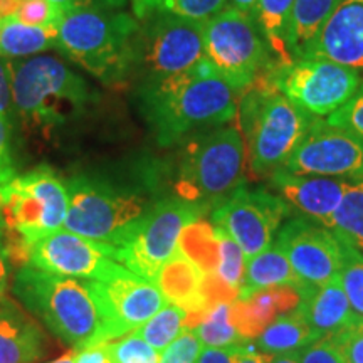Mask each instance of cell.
<instances>
[{
  "label": "cell",
  "instance_id": "6da1fadb",
  "mask_svg": "<svg viewBox=\"0 0 363 363\" xmlns=\"http://www.w3.org/2000/svg\"><path fill=\"white\" fill-rule=\"evenodd\" d=\"M136 98L162 147L199 130L224 126L238 116L239 108V91L227 84L207 59L179 74L140 83Z\"/></svg>",
  "mask_w": 363,
  "mask_h": 363
},
{
  "label": "cell",
  "instance_id": "7a4b0ae2",
  "mask_svg": "<svg viewBox=\"0 0 363 363\" xmlns=\"http://www.w3.org/2000/svg\"><path fill=\"white\" fill-rule=\"evenodd\" d=\"M13 293L76 352L104 345V316L91 279L51 274L26 264L17 272Z\"/></svg>",
  "mask_w": 363,
  "mask_h": 363
},
{
  "label": "cell",
  "instance_id": "3957f363",
  "mask_svg": "<svg viewBox=\"0 0 363 363\" xmlns=\"http://www.w3.org/2000/svg\"><path fill=\"white\" fill-rule=\"evenodd\" d=\"M140 22L115 9L79 7L65 12L56 49L104 84L130 79L133 43Z\"/></svg>",
  "mask_w": 363,
  "mask_h": 363
},
{
  "label": "cell",
  "instance_id": "277c9868",
  "mask_svg": "<svg viewBox=\"0 0 363 363\" xmlns=\"http://www.w3.org/2000/svg\"><path fill=\"white\" fill-rule=\"evenodd\" d=\"M242 93L238 113L239 128L247 148L249 170L257 177L271 175L291 157L315 116L279 93L266 72Z\"/></svg>",
  "mask_w": 363,
  "mask_h": 363
},
{
  "label": "cell",
  "instance_id": "5b68a950",
  "mask_svg": "<svg viewBox=\"0 0 363 363\" xmlns=\"http://www.w3.org/2000/svg\"><path fill=\"white\" fill-rule=\"evenodd\" d=\"M13 110L26 123L56 128L79 116L94 91L84 78L56 56H33L9 61Z\"/></svg>",
  "mask_w": 363,
  "mask_h": 363
},
{
  "label": "cell",
  "instance_id": "8992f818",
  "mask_svg": "<svg viewBox=\"0 0 363 363\" xmlns=\"http://www.w3.org/2000/svg\"><path fill=\"white\" fill-rule=\"evenodd\" d=\"M247 148L239 126H217L195 135L180 157L175 192L203 211L225 202L246 179Z\"/></svg>",
  "mask_w": 363,
  "mask_h": 363
},
{
  "label": "cell",
  "instance_id": "52a82bcc",
  "mask_svg": "<svg viewBox=\"0 0 363 363\" xmlns=\"http://www.w3.org/2000/svg\"><path fill=\"white\" fill-rule=\"evenodd\" d=\"M69 207L66 184L49 167L16 175L0 187V216L12 234L6 249L12 261L27 262L35 240L65 227Z\"/></svg>",
  "mask_w": 363,
  "mask_h": 363
},
{
  "label": "cell",
  "instance_id": "ba28073f",
  "mask_svg": "<svg viewBox=\"0 0 363 363\" xmlns=\"http://www.w3.org/2000/svg\"><path fill=\"white\" fill-rule=\"evenodd\" d=\"M66 187L69 207L65 229L115 247L116 252L148 211L138 195L125 194L84 175L72 177Z\"/></svg>",
  "mask_w": 363,
  "mask_h": 363
},
{
  "label": "cell",
  "instance_id": "9c48e42d",
  "mask_svg": "<svg viewBox=\"0 0 363 363\" xmlns=\"http://www.w3.org/2000/svg\"><path fill=\"white\" fill-rule=\"evenodd\" d=\"M203 48L212 67L239 93L261 78L269 59L254 13L229 6L203 22Z\"/></svg>",
  "mask_w": 363,
  "mask_h": 363
},
{
  "label": "cell",
  "instance_id": "30bf717a",
  "mask_svg": "<svg viewBox=\"0 0 363 363\" xmlns=\"http://www.w3.org/2000/svg\"><path fill=\"white\" fill-rule=\"evenodd\" d=\"M130 78L140 83L179 74L206 59L203 22L177 16L138 21Z\"/></svg>",
  "mask_w": 363,
  "mask_h": 363
},
{
  "label": "cell",
  "instance_id": "8fae6325",
  "mask_svg": "<svg viewBox=\"0 0 363 363\" xmlns=\"http://www.w3.org/2000/svg\"><path fill=\"white\" fill-rule=\"evenodd\" d=\"M279 93L308 115L330 116L360 88L358 71L325 59H293L266 71Z\"/></svg>",
  "mask_w": 363,
  "mask_h": 363
},
{
  "label": "cell",
  "instance_id": "7c38bea8",
  "mask_svg": "<svg viewBox=\"0 0 363 363\" xmlns=\"http://www.w3.org/2000/svg\"><path fill=\"white\" fill-rule=\"evenodd\" d=\"M203 212L202 207L180 197L157 202L136 222L125 246L118 249L116 261L155 283L158 271L177 252L182 230L201 219Z\"/></svg>",
  "mask_w": 363,
  "mask_h": 363
},
{
  "label": "cell",
  "instance_id": "4fadbf2b",
  "mask_svg": "<svg viewBox=\"0 0 363 363\" xmlns=\"http://www.w3.org/2000/svg\"><path fill=\"white\" fill-rule=\"evenodd\" d=\"M291 214L293 208L279 195L267 189L242 185L212 211L211 220L242 249L249 259L274 244L284 219Z\"/></svg>",
  "mask_w": 363,
  "mask_h": 363
},
{
  "label": "cell",
  "instance_id": "5bb4252c",
  "mask_svg": "<svg viewBox=\"0 0 363 363\" xmlns=\"http://www.w3.org/2000/svg\"><path fill=\"white\" fill-rule=\"evenodd\" d=\"M91 283L104 316V343L131 333L169 303L153 281L116 261Z\"/></svg>",
  "mask_w": 363,
  "mask_h": 363
},
{
  "label": "cell",
  "instance_id": "9a60e30c",
  "mask_svg": "<svg viewBox=\"0 0 363 363\" xmlns=\"http://www.w3.org/2000/svg\"><path fill=\"white\" fill-rule=\"evenodd\" d=\"M281 169L298 175L363 179V138L315 118L305 138Z\"/></svg>",
  "mask_w": 363,
  "mask_h": 363
},
{
  "label": "cell",
  "instance_id": "2e32d148",
  "mask_svg": "<svg viewBox=\"0 0 363 363\" xmlns=\"http://www.w3.org/2000/svg\"><path fill=\"white\" fill-rule=\"evenodd\" d=\"M274 244L308 286L320 288L340 274L343 244L337 235L315 220L293 217L281 225Z\"/></svg>",
  "mask_w": 363,
  "mask_h": 363
},
{
  "label": "cell",
  "instance_id": "e0dca14e",
  "mask_svg": "<svg viewBox=\"0 0 363 363\" xmlns=\"http://www.w3.org/2000/svg\"><path fill=\"white\" fill-rule=\"evenodd\" d=\"M116 256L115 247L59 229L35 240L27 251V264L67 278L98 279L116 261Z\"/></svg>",
  "mask_w": 363,
  "mask_h": 363
},
{
  "label": "cell",
  "instance_id": "ac0fdd59",
  "mask_svg": "<svg viewBox=\"0 0 363 363\" xmlns=\"http://www.w3.org/2000/svg\"><path fill=\"white\" fill-rule=\"evenodd\" d=\"M301 57L363 71V0H340Z\"/></svg>",
  "mask_w": 363,
  "mask_h": 363
},
{
  "label": "cell",
  "instance_id": "d6986e66",
  "mask_svg": "<svg viewBox=\"0 0 363 363\" xmlns=\"http://www.w3.org/2000/svg\"><path fill=\"white\" fill-rule=\"evenodd\" d=\"M350 180L330 177L298 175L283 169L272 172L269 185L276 195L306 219L331 229L333 214L342 202Z\"/></svg>",
  "mask_w": 363,
  "mask_h": 363
},
{
  "label": "cell",
  "instance_id": "ffe728a7",
  "mask_svg": "<svg viewBox=\"0 0 363 363\" xmlns=\"http://www.w3.org/2000/svg\"><path fill=\"white\" fill-rule=\"evenodd\" d=\"M298 289L291 286H269L257 289L246 298H238L230 305V321L242 340H254L276 318L299 306Z\"/></svg>",
  "mask_w": 363,
  "mask_h": 363
},
{
  "label": "cell",
  "instance_id": "44dd1931",
  "mask_svg": "<svg viewBox=\"0 0 363 363\" xmlns=\"http://www.w3.org/2000/svg\"><path fill=\"white\" fill-rule=\"evenodd\" d=\"M298 310L306 318L318 340L335 337L357 316L345 294L340 274L320 288L310 286L301 293Z\"/></svg>",
  "mask_w": 363,
  "mask_h": 363
},
{
  "label": "cell",
  "instance_id": "7402d4cb",
  "mask_svg": "<svg viewBox=\"0 0 363 363\" xmlns=\"http://www.w3.org/2000/svg\"><path fill=\"white\" fill-rule=\"evenodd\" d=\"M43 353L39 326L7 298L0 299V363H33Z\"/></svg>",
  "mask_w": 363,
  "mask_h": 363
},
{
  "label": "cell",
  "instance_id": "603a6c76",
  "mask_svg": "<svg viewBox=\"0 0 363 363\" xmlns=\"http://www.w3.org/2000/svg\"><path fill=\"white\" fill-rule=\"evenodd\" d=\"M269 286H291L298 289L299 294L310 288L299 279L286 254L276 244L246 261L244 283L240 286L238 298H246L257 289L269 288Z\"/></svg>",
  "mask_w": 363,
  "mask_h": 363
},
{
  "label": "cell",
  "instance_id": "cb8c5ba5",
  "mask_svg": "<svg viewBox=\"0 0 363 363\" xmlns=\"http://www.w3.org/2000/svg\"><path fill=\"white\" fill-rule=\"evenodd\" d=\"M315 342H318L316 333L311 330L303 313L296 308L278 316L269 326H266L254 345L259 352L276 357L298 352Z\"/></svg>",
  "mask_w": 363,
  "mask_h": 363
},
{
  "label": "cell",
  "instance_id": "d4e9b609",
  "mask_svg": "<svg viewBox=\"0 0 363 363\" xmlns=\"http://www.w3.org/2000/svg\"><path fill=\"white\" fill-rule=\"evenodd\" d=\"M57 30L27 26L17 16L0 21V57L24 59L56 48Z\"/></svg>",
  "mask_w": 363,
  "mask_h": 363
},
{
  "label": "cell",
  "instance_id": "484cf974",
  "mask_svg": "<svg viewBox=\"0 0 363 363\" xmlns=\"http://www.w3.org/2000/svg\"><path fill=\"white\" fill-rule=\"evenodd\" d=\"M293 7L294 0H257L254 9V17L262 38L279 65H288L293 61L288 51V29Z\"/></svg>",
  "mask_w": 363,
  "mask_h": 363
},
{
  "label": "cell",
  "instance_id": "4316f807",
  "mask_svg": "<svg viewBox=\"0 0 363 363\" xmlns=\"http://www.w3.org/2000/svg\"><path fill=\"white\" fill-rule=\"evenodd\" d=\"M338 2L340 0H294L288 29V51L293 59L301 57Z\"/></svg>",
  "mask_w": 363,
  "mask_h": 363
},
{
  "label": "cell",
  "instance_id": "83f0119b",
  "mask_svg": "<svg viewBox=\"0 0 363 363\" xmlns=\"http://www.w3.org/2000/svg\"><path fill=\"white\" fill-rule=\"evenodd\" d=\"M177 251L187 257L190 262H194L203 274L216 272L220 252L219 230L212 222L203 220L202 217L190 222L182 230Z\"/></svg>",
  "mask_w": 363,
  "mask_h": 363
},
{
  "label": "cell",
  "instance_id": "f1b7e54d",
  "mask_svg": "<svg viewBox=\"0 0 363 363\" xmlns=\"http://www.w3.org/2000/svg\"><path fill=\"white\" fill-rule=\"evenodd\" d=\"M331 233L363 252V179L350 180L333 214Z\"/></svg>",
  "mask_w": 363,
  "mask_h": 363
},
{
  "label": "cell",
  "instance_id": "f546056e",
  "mask_svg": "<svg viewBox=\"0 0 363 363\" xmlns=\"http://www.w3.org/2000/svg\"><path fill=\"white\" fill-rule=\"evenodd\" d=\"M227 6V0H133V16L138 21L153 16H177L206 22Z\"/></svg>",
  "mask_w": 363,
  "mask_h": 363
},
{
  "label": "cell",
  "instance_id": "4dcf8cb0",
  "mask_svg": "<svg viewBox=\"0 0 363 363\" xmlns=\"http://www.w3.org/2000/svg\"><path fill=\"white\" fill-rule=\"evenodd\" d=\"M185 328H187V311L174 303H167L147 323L133 330V333L162 353Z\"/></svg>",
  "mask_w": 363,
  "mask_h": 363
},
{
  "label": "cell",
  "instance_id": "1f68e13d",
  "mask_svg": "<svg viewBox=\"0 0 363 363\" xmlns=\"http://www.w3.org/2000/svg\"><path fill=\"white\" fill-rule=\"evenodd\" d=\"M202 347H233L246 340L240 338L235 326L230 321V305L220 303L206 316L201 325L194 328Z\"/></svg>",
  "mask_w": 363,
  "mask_h": 363
},
{
  "label": "cell",
  "instance_id": "d6a6232c",
  "mask_svg": "<svg viewBox=\"0 0 363 363\" xmlns=\"http://www.w3.org/2000/svg\"><path fill=\"white\" fill-rule=\"evenodd\" d=\"M343 244L340 281L348 301L357 315L363 316V252L350 244Z\"/></svg>",
  "mask_w": 363,
  "mask_h": 363
},
{
  "label": "cell",
  "instance_id": "836d02e7",
  "mask_svg": "<svg viewBox=\"0 0 363 363\" xmlns=\"http://www.w3.org/2000/svg\"><path fill=\"white\" fill-rule=\"evenodd\" d=\"M110 363H160L162 353L157 352L138 335H125L116 342L104 343Z\"/></svg>",
  "mask_w": 363,
  "mask_h": 363
},
{
  "label": "cell",
  "instance_id": "e575fe53",
  "mask_svg": "<svg viewBox=\"0 0 363 363\" xmlns=\"http://www.w3.org/2000/svg\"><path fill=\"white\" fill-rule=\"evenodd\" d=\"M219 230V229H217ZM220 238V252H219V266H217L216 274L224 281L227 286L234 289H240L244 283V272H246V254L242 252L238 244L234 242L229 235L219 230Z\"/></svg>",
  "mask_w": 363,
  "mask_h": 363
},
{
  "label": "cell",
  "instance_id": "d590c367",
  "mask_svg": "<svg viewBox=\"0 0 363 363\" xmlns=\"http://www.w3.org/2000/svg\"><path fill=\"white\" fill-rule=\"evenodd\" d=\"M62 17H65V11L51 0H22L19 12H17V19L24 24L49 30H57Z\"/></svg>",
  "mask_w": 363,
  "mask_h": 363
},
{
  "label": "cell",
  "instance_id": "8d00e7d4",
  "mask_svg": "<svg viewBox=\"0 0 363 363\" xmlns=\"http://www.w3.org/2000/svg\"><path fill=\"white\" fill-rule=\"evenodd\" d=\"M333 342L345 363H363V316L357 315L350 325H347L335 337Z\"/></svg>",
  "mask_w": 363,
  "mask_h": 363
},
{
  "label": "cell",
  "instance_id": "74e56055",
  "mask_svg": "<svg viewBox=\"0 0 363 363\" xmlns=\"http://www.w3.org/2000/svg\"><path fill=\"white\" fill-rule=\"evenodd\" d=\"M202 343L194 330L185 328L162 352L160 363H195L202 352Z\"/></svg>",
  "mask_w": 363,
  "mask_h": 363
},
{
  "label": "cell",
  "instance_id": "f35d334b",
  "mask_svg": "<svg viewBox=\"0 0 363 363\" xmlns=\"http://www.w3.org/2000/svg\"><path fill=\"white\" fill-rule=\"evenodd\" d=\"M330 125L340 126L363 138V84L340 110L326 118Z\"/></svg>",
  "mask_w": 363,
  "mask_h": 363
},
{
  "label": "cell",
  "instance_id": "ab89813d",
  "mask_svg": "<svg viewBox=\"0 0 363 363\" xmlns=\"http://www.w3.org/2000/svg\"><path fill=\"white\" fill-rule=\"evenodd\" d=\"M298 363H345L333 342L330 338H320L310 347L293 352Z\"/></svg>",
  "mask_w": 363,
  "mask_h": 363
},
{
  "label": "cell",
  "instance_id": "60d3db41",
  "mask_svg": "<svg viewBox=\"0 0 363 363\" xmlns=\"http://www.w3.org/2000/svg\"><path fill=\"white\" fill-rule=\"evenodd\" d=\"M16 177L11 155V125L9 116L0 115V187Z\"/></svg>",
  "mask_w": 363,
  "mask_h": 363
},
{
  "label": "cell",
  "instance_id": "b9f144b4",
  "mask_svg": "<svg viewBox=\"0 0 363 363\" xmlns=\"http://www.w3.org/2000/svg\"><path fill=\"white\" fill-rule=\"evenodd\" d=\"M242 343L233 345V347H203L201 355H199L195 363H235L240 350H242Z\"/></svg>",
  "mask_w": 363,
  "mask_h": 363
},
{
  "label": "cell",
  "instance_id": "7bdbcfd3",
  "mask_svg": "<svg viewBox=\"0 0 363 363\" xmlns=\"http://www.w3.org/2000/svg\"><path fill=\"white\" fill-rule=\"evenodd\" d=\"M11 108H13L11 67H9V59L0 57V115L9 116Z\"/></svg>",
  "mask_w": 363,
  "mask_h": 363
},
{
  "label": "cell",
  "instance_id": "ee69618b",
  "mask_svg": "<svg viewBox=\"0 0 363 363\" xmlns=\"http://www.w3.org/2000/svg\"><path fill=\"white\" fill-rule=\"evenodd\" d=\"M51 2L56 4L57 7H61L65 12L79 7L115 9V11H120V7L125 6L126 0H51Z\"/></svg>",
  "mask_w": 363,
  "mask_h": 363
},
{
  "label": "cell",
  "instance_id": "f6af8a7d",
  "mask_svg": "<svg viewBox=\"0 0 363 363\" xmlns=\"http://www.w3.org/2000/svg\"><path fill=\"white\" fill-rule=\"evenodd\" d=\"M272 362V355L269 353H264V352H259L256 348V345L249 342L242 343V350H240L238 360L235 363H271Z\"/></svg>",
  "mask_w": 363,
  "mask_h": 363
},
{
  "label": "cell",
  "instance_id": "bcb514c9",
  "mask_svg": "<svg viewBox=\"0 0 363 363\" xmlns=\"http://www.w3.org/2000/svg\"><path fill=\"white\" fill-rule=\"evenodd\" d=\"M9 286V269H7V254L0 251V299L6 298V291Z\"/></svg>",
  "mask_w": 363,
  "mask_h": 363
},
{
  "label": "cell",
  "instance_id": "7dc6e473",
  "mask_svg": "<svg viewBox=\"0 0 363 363\" xmlns=\"http://www.w3.org/2000/svg\"><path fill=\"white\" fill-rule=\"evenodd\" d=\"M22 0H0V21L17 16Z\"/></svg>",
  "mask_w": 363,
  "mask_h": 363
},
{
  "label": "cell",
  "instance_id": "c3c4849f",
  "mask_svg": "<svg viewBox=\"0 0 363 363\" xmlns=\"http://www.w3.org/2000/svg\"><path fill=\"white\" fill-rule=\"evenodd\" d=\"M257 0H227V6L238 9V11L242 12H251L254 13V9H256Z\"/></svg>",
  "mask_w": 363,
  "mask_h": 363
},
{
  "label": "cell",
  "instance_id": "681fc988",
  "mask_svg": "<svg viewBox=\"0 0 363 363\" xmlns=\"http://www.w3.org/2000/svg\"><path fill=\"white\" fill-rule=\"evenodd\" d=\"M271 363H298L293 353H284V355H276L272 357Z\"/></svg>",
  "mask_w": 363,
  "mask_h": 363
},
{
  "label": "cell",
  "instance_id": "f907efd6",
  "mask_svg": "<svg viewBox=\"0 0 363 363\" xmlns=\"http://www.w3.org/2000/svg\"><path fill=\"white\" fill-rule=\"evenodd\" d=\"M76 355H78V352H71V353H66V355L56 358V360L52 362H48V363H76Z\"/></svg>",
  "mask_w": 363,
  "mask_h": 363
},
{
  "label": "cell",
  "instance_id": "816d5d0a",
  "mask_svg": "<svg viewBox=\"0 0 363 363\" xmlns=\"http://www.w3.org/2000/svg\"><path fill=\"white\" fill-rule=\"evenodd\" d=\"M0 239H2V216H0Z\"/></svg>",
  "mask_w": 363,
  "mask_h": 363
}]
</instances>
